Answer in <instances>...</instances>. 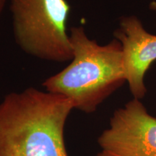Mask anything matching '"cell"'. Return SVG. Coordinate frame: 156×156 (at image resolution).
<instances>
[{
  "instance_id": "cell-3",
  "label": "cell",
  "mask_w": 156,
  "mask_h": 156,
  "mask_svg": "<svg viewBox=\"0 0 156 156\" xmlns=\"http://www.w3.org/2000/svg\"><path fill=\"white\" fill-rule=\"evenodd\" d=\"M13 34L23 51L48 62H71L67 0H11Z\"/></svg>"
},
{
  "instance_id": "cell-2",
  "label": "cell",
  "mask_w": 156,
  "mask_h": 156,
  "mask_svg": "<svg viewBox=\"0 0 156 156\" xmlns=\"http://www.w3.org/2000/svg\"><path fill=\"white\" fill-rule=\"evenodd\" d=\"M73 58L67 67L47 78V92L63 95L75 109L91 114L126 82L122 46L116 38L106 45L90 39L82 26L70 28Z\"/></svg>"
},
{
  "instance_id": "cell-5",
  "label": "cell",
  "mask_w": 156,
  "mask_h": 156,
  "mask_svg": "<svg viewBox=\"0 0 156 156\" xmlns=\"http://www.w3.org/2000/svg\"><path fill=\"white\" fill-rule=\"evenodd\" d=\"M114 36L122 46L126 82L134 98L145 97L147 89L144 77L156 60V35L148 33L137 17L124 16L120 19Z\"/></svg>"
},
{
  "instance_id": "cell-6",
  "label": "cell",
  "mask_w": 156,
  "mask_h": 156,
  "mask_svg": "<svg viewBox=\"0 0 156 156\" xmlns=\"http://www.w3.org/2000/svg\"><path fill=\"white\" fill-rule=\"evenodd\" d=\"M6 2H7V0H0V16H1V14L2 12L4 7H5V6Z\"/></svg>"
},
{
  "instance_id": "cell-8",
  "label": "cell",
  "mask_w": 156,
  "mask_h": 156,
  "mask_svg": "<svg viewBox=\"0 0 156 156\" xmlns=\"http://www.w3.org/2000/svg\"><path fill=\"white\" fill-rule=\"evenodd\" d=\"M95 156H109L108 154H106V153H104V152H103V151H101V153H98L96 155H95Z\"/></svg>"
},
{
  "instance_id": "cell-1",
  "label": "cell",
  "mask_w": 156,
  "mask_h": 156,
  "mask_svg": "<svg viewBox=\"0 0 156 156\" xmlns=\"http://www.w3.org/2000/svg\"><path fill=\"white\" fill-rule=\"evenodd\" d=\"M63 95L29 87L0 102V156H68L64 128L72 111Z\"/></svg>"
},
{
  "instance_id": "cell-4",
  "label": "cell",
  "mask_w": 156,
  "mask_h": 156,
  "mask_svg": "<svg viewBox=\"0 0 156 156\" xmlns=\"http://www.w3.org/2000/svg\"><path fill=\"white\" fill-rule=\"evenodd\" d=\"M98 142L109 156H156V117L133 98L115 111Z\"/></svg>"
},
{
  "instance_id": "cell-7",
  "label": "cell",
  "mask_w": 156,
  "mask_h": 156,
  "mask_svg": "<svg viewBox=\"0 0 156 156\" xmlns=\"http://www.w3.org/2000/svg\"><path fill=\"white\" fill-rule=\"evenodd\" d=\"M149 7H150V9H151V10L155 11L156 12V1L152 2L150 4Z\"/></svg>"
}]
</instances>
